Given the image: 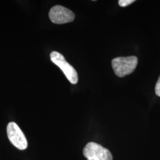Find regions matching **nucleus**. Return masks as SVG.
Wrapping results in <instances>:
<instances>
[{"mask_svg": "<svg viewBox=\"0 0 160 160\" xmlns=\"http://www.w3.org/2000/svg\"><path fill=\"white\" fill-rule=\"evenodd\" d=\"M52 22L55 24H64L72 22L75 18L74 13L63 6L53 7L49 12Z\"/></svg>", "mask_w": 160, "mask_h": 160, "instance_id": "obj_5", "label": "nucleus"}, {"mask_svg": "<svg viewBox=\"0 0 160 160\" xmlns=\"http://www.w3.org/2000/svg\"><path fill=\"white\" fill-rule=\"evenodd\" d=\"M83 154L87 159L96 160H113L111 152L108 149L95 142L87 143L83 149Z\"/></svg>", "mask_w": 160, "mask_h": 160, "instance_id": "obj_3", "label": "nucleus"}, {"mask_svg": "<svg viewBox=\"0 0 160 160\" xmlns=\"http://www.w3.org/2000/svg\"><path fill=\"white\" fill-rule=\"evenodd\" d=\"M135 0H119L118 1L119 5L122 7H125L135 2Z\"/></svg>", "mask_w": 160, "mask_h": 160, "instance_id": "obj_6", "label": "nucleus"}, {"mask_svg": "<svg viewBox=\"0 0 160 160\" xmlns=\"http://www.w3.org/2000/svg\"><path fill=\"white\" fill-rule=\"evenodd\" d=\"M7 136L11 143L17 148L24 150L28 147V141L23 132L15 122H10L7 127Z\"/></svg>", "mask_w": 160, "mask_h": 160, "instance_id": "obj_4", "label": "nucleus"}, {"mask_svg": "<svg viewBox=\"0 0 160 160\" xmlns=\"http://www.w3.org/2000/svg\"><path fill=\"white\" fill-rule=\"evenodd\" d=\"M52 62L57 65L63 71L69 81L75 84L78 82V74L74 68L67 62L65 58L62 54L57 51L52 52L50 55Z\"/></svg>", "mask_w": 160, "mask_h": 160, "instance_id": "obj_2", "label": "nucleus"}, {"mask_svg": "<svg viewBox=\"0 0 160 160\" xmlns=\"http://www.w3.org/2000/svg\"><path fill=\"white\" fill-rule=\"evenodd\" d=\"M155 94H157V96L160 97V76L158 78V80L157 82L155 88Z\"/></svg>", "mask_w": 160, "mask_h": 160, "instance_id": "obj_7", "label": "nucleus"}, {"mask_svg": "<svg viewBox=\"0 0 160 160\" xmlns=\"http://www.w3.org/2000/svg\"><path fill=\"white\" fill-rule=\"evenodd\" d=\"M138 62V58L135 56L118 57L112 61V65L115 74L119 77H123L135 71Z\"/></svg>", "mask_w": 160, "mask_h": 160, "instance_id": "obj_1", "label": "nucleus"}, {"mask_svg": "<svg viewBox=\"0 0 160 160\" xmlns=\"http://www.w3.org/2000/svg\"><path fill=\"white\" fill-rule=\"evenodd\" d=\"M87 160H96L94 159H92V158H90V159H87Z\"/></svg>", "mask_w": 160, "mask_h": 160, "instance_id": "obj_8", "label": "nucleus"}]
</instances>
